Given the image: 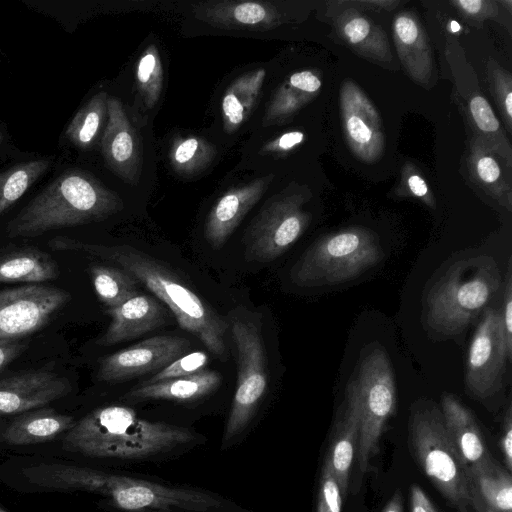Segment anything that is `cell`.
Listing matches in <instances>:
<instances>
[{
    "label": "cell",
    "instance_id": "5b68a950",
    "mask_svg": "<svg viewBox=\"0 0 512 512\" xmlns=\"http://www.w3.org/2000/svg\"><path fill=\"white\" fill-rule=\"evenodd\" d=\"M500 286L499 266L492 256L480 255L453 263L427 294V326L445 336L462 333Z\"/></svg>",
    "mask_w": 512,
    "mask_h": 512
},
{
    "label": "cell",
    "instance_id": "ffe728a7",
    "mask_svg": "<svg viewBox=\"0 0 512 512\" xmlns=\"http://www.w3.org/2000/svg\"><path fill=\"white\" fill-rule=\"evenodd\" d=\"M394 44L403 68L420 85L434 75V56L429 38L419 18L412 12L396 15L392 24Z\"/></svg>",
    "mask_w": 512,
    "mask_h": 512
},
{
    "label": "cell",
    "instance_id": "2e32d148",
    "mask_svg": "<svg viewBox=\"0 0 512 512\" xmlns=\"http://www.w3.org/2000/svg\"><path fill=\"white\" fill-rule=\"evenodd\" d=\"M71 390L67 378L48 370H31L0 378V414H16L45 406Z\"/></svg>",
    "mask_w": 512,
    "mask_h": 512
},
{
    "label": "cell",
    "instance_id": "e0dca14e",
    "mask_svg": "<svg viewBox=\"0 0 512 512\" xmlns=\"http://www.w3.org/2000/svg\"><path fill=\"white\" fill-rule=\"evenodd\" d=\"M273 174L234 187L223 194L211 208L205 225V237L213 248H221L247 213L266 192Z\"/></svg>",
    "mask_w": 512,
    "mask_h": 512
},
{
    "label": "cell",
    "instance_id": "ab89813d",
    "mask_svg": "<svg viewBox=\"0 0 512 512\" xmlns=\"http://www.w3.org/2000/svg\"><path fill=\"white\" fill-rule=\"evenodd\" d=\"M450 4L463 19L478 27L485 20H497L501 8L496 0H452Z\"/></svg>",
    "mask_w": 512,
    "mask_h": 512
},
{
    "label": "cell",
    "instance_id": "c3c4849f",
    "mask_svg": "<svg viewBox=\"0 0 512 512\" xmlns=\"http://www.w3.org/2000/svg\"><path fill=\"white\" fill-rule=\"evenodd\" d=\"M382 512H403L402 495L396 491Z\"/></svg>",
    "mask_w": 512,
    "mask_h": 512
},
{
    "label": "cell",
    "instance_id": "44dd1931",
    "mask_svg": "<svg viewBox=\"0 0 512 512\" xmlns=\"http://www.w3.org/2000/svg\"><path fill=\"white\" fill-rule=\"evenodd\" d=\"M197 18L219 28L270 30L282 23V15L268 2L220 1L198 4Z\"/></svg>",
    "mask_w": 512,
    "mask_h": 512
},
{
    "label": "cell",
    "instance_id": "e575fe53",
    "mask_svg": "<svg viewBox=\"0 0 512 512\" xmlns=\"http://www.w3.org/2000/svg\"><path fill=\"white\" fill-rule=\"evenodd\" d=\"M216 153L215 147L201 137H176L170 147L169 160L175 172L187 177L206 169Z\"/></svg>",
    "mask_w": 512,
    "mask_h": 512
},
{
    "label": "cell",
    "instance_id": "f546056e",
    "mask_svg": "<svg viewBox=\"0 0 512 512\" xmlns=\"http://www.w3.org/2000/svg\"><path fill=\"white\" fill-rule=\"evenodd\" d=\"M54 259L37 249H20L0 255V282L38 284L58 277Z\"/></svg>",
    "mask_w": 512,
    "mask_h": 512
},
{
    "label": "cell",
    "instance_id": "52a82bcc",
    "mask_svg": "<svg viewBox=\"0 0 512 512\" xmlns=\"http://www.w3.org/2000/svg\"><path fill=\"white\" fill-rule=\"evenodd\" d=\"M410 443L422 470L456 512H472L468 473L435 406L413 410Z\"/></svg>",
    "mask_w": 512,
    "mask_h": 512
},
{
    "label": "cell",
    "instance_id": "7dc6e473",
    "mask_svg": "<svg viewBox=\"0 0 512 512\" xmlns=\"http://www.w3.org/2000/svg\"><path fill=\"white\" fill-rule=\"evenodd\" d=\"M346 5L356 9L365 8L371 10H387L390 11L401 4L399 0H350L343 1Z\"/></svg>",
    "mask_w": 512,
    "mask_h": 512
},
{
    "label": "cell",
    "instance_id": "7402d4cb",
    "mask_svg": "<svg viewBox=\"0 0 512 512\" xmlns=\"http://www.w3.org/2000/svg\"><path fill=\"white\" fill-rule=\"evenodd\" d=\"M360 432V407L356 384L350 381L346 390L345 407L333 432L324 464L336 477L342 496L346 495L351 465Z\"/></svg>",
    "mask_w": 512,
    "mask_h": 512
},
{
    "label": "cell",
    "instance_id": "7bdbcfd3",
    "mask_svg": "<svg viewBox=\"0 0 512 512\" xmlns=\"http://www.w3.org/2000/svg\"><path fill=\"white\" fill-rule=\"evenodd\" d=\"M304 140L305 134L302 131H289L266 143L260 153L284 154L299 146Z\"/></svg>",
    "mask_w": 512,
    "mask_h": 512
},
{
    "label": "cell",
    "instance_id": "f6af8a7d",
    "mask_svg": "<svg viewBox=\"0 0 512 512\" xmlns=\"http://www.w3.org/2000/svg\"><path fill=\"white\" fill-rule=\"evenodd\" d=\"M410 507L411 512H437L433 502L417 484L410 489Z\"/></svg>",
    "mask_w": 512,
    "mask_h": 512
},
{
    "label": "cell",
    "instance_id": "1f68e13d",
    "mask_svg": "<svg viewBox=\"0 0 512 512\" xmlns=\"http://www.w3.org/2000/svg\"><path fill=\"white\" fill-rule=\"evenodd\" d=\"M90 274L98 299L109 309L138 294L137 279L122 268L95 264Z\"/></svg>",
    "mask_w": 512,
    "mask_h": 512
},
{
    "label": "cell",
    "instance_id": "cb8c5ba5",
    "mask_svg": "<svg viewBox=\"0 0 512 512\" xmlns=\"http://www.w3.org/2000/svg\"><path fill=\"white\" fill-rule=\"evenodd\" d=\"M221 382L222 376L219 372L204 369L184 377L151 384L140 383L128 391L124 399L130 402L148 400L194 402L214 392Z\"/></svg>",
    "mask_w": 512,
    "mask_h": 512
},
{
    "label": "cell",
    "instance_id": "60d3db41",
    "mask_svg": "<svg viewBox=\"0 0 512 512\" xmlns=\"http://www.w3.org/2000/svg\"><path fill=\"white\" fill-rule=\"evenodd\" d=\"M342 493L336 477L323 465L317 493V512H341Z\"/></svg>",
    "mask_w": 512,
    "mask_h": 512
},
{
    "label": "cell",
    "instance_id": "8d00e7d4",
    "mask_svg": "<svg viewBox=\"0 0 512 512\" xmlns=\"http://www.w3.org/2000/svg\"><path fill=\"white\" fill-rule=\"evenodd\" d=\"M487 74L494 100L505 129L512 132V76L494 60L487 64Z\"/></svg>",
    "mask_w": 512,
    "mask_h": 512
},
{
    "label": "cell",
    "instance_id": "3957f363",
    "mask_svg": "<svg viewBox=\"0 0 512 512\" xmlns=\"http://www.w3.org/2000/svg\"><path fill=\"white\" fill-rule=\"evenodd\" d=\"M48 245L52 250L81 251L118 264L166 304L182 329L199 339L215 356L225 355L227 323L157 259L130 246H104L67 237L53 238Z\"/></svg>",
    "mask_w": 512,
    "mask_h": 512
},
{
    "label": "cell",
    "instance_id": "603a6c76",
    "mask_svg": "<svg viewBox=\"0 0 512 512\" xmlns=\"http://www.w3.org/2000/svg\"><path fill=\"white\" fill-rule=\"evenodd\" d=\"M346 5L343 1H338ZM340 38L358 55L382 66H391L393 57L387 35L358 9L346 5L334 18Z\"/></svg>",
    "mask_w": 512,
    "mask_h": 512
},
{
    "label": "cell",
    "instance_id": "277c9868",
    "mask_svg": "<svg viewBox=\"0 0 512 512\" xmlns=\"http://www.w3.org/2000/svg\"><path fill=\"white\" fill-rule=\"evenodd\" d=\"M123 208L121 198L92 174L70 170L54 179L7 225L11 238H30L98 222Z\"/></svg>",
    "mask_w": 512,
    "mask_h": 512
},
{
    "label": "cell",
    "instance_id": "6da1fadb",
    "mask_svg": "<svg viewBox=\"0 0 512 512\" xmlns=\"http://www.w3.org/2000/svg\"><path fill=\"white\" fill-rule=\"evenodd\" d=\"M33 485L55 491H85L115 512H255L212 490L129 471L60 463L23 469Z\"/></svg>",
    "mask_w": 512,
    "mask_h": 512
},
{
    "label": "cell",
    "instance_id": "ba28073f",
    "mask_svg": "<svg viewBox=\"0 0 512 512\" xmlns=\"http://www.w3.org/2000/svg\"><path fill=\"white\" fill-rule=\"evenodd\" d=\"M231 335L237 351V383L221 437V451H228L244 440L268 382L260 327L252 320L233 317Z\"/></svg>",
    "mask_w": 512,
    "mask_h": 512
},
{
    "label": "cell",
    "instance_id": "9c48e42d",
    "mask_svg": "<svg viewBox=\"0 0 512 512\" xmlns=\"http://www.w3.org/2000/svg\"><path fill=\"white\" fill-rule=\"evenodd\" d=\"M354 382L360 407L357 464L362 476L378 451L381 434L396 406L394 373L383 349L374 348L363 358Z\"/></svg>",
    "mask_w": 512,
    "mask_h": 512
},
{
    "label": "cell",
    "instance_id": "4fadbf2b",
    "mask_svg": "<svg viewBox=\"0 0 512 512\" xmlns=\"http://www.w3.org/2000/svg\"><path fill=\"white\" fill-rule=\"evenodd\" d=\"M190 342L183 337L153 336L103 357L99 364V381L115 383L160 371L183 356Z\"/></svg>",
    "mask_w": 512,
    "mask_h": 512
},
{
    "label": "cell",
    "instance_id": "bcb514c9",
    "mask_svg": "<svg viewBox=\"0 0 512 512\" xmlns=\"http://www.w3.org/2000/svg\"><path fill=\"white\" fill-rule=\"evenodd\" d=\"M23 349L24 345L16 340L0 339V370L17 358Z\"/></svg>",
    "mask_w": 512,
    "mask_h": 512
},
{
    "label": "cell",
    "instance_id": "f907efd6",
    "mask_svg": "<svg viewBox=\"0 0 512 512\" xmlns=\"http://www.w3.org/2000/svg\"><path fill=\"white\" fill-rule=\"evenodd\" d=\"M3 141V133L0 131V144L2 143Z\"/></svg>",
    "mask_w": 512,
    "mask_h": 512
},
{
    "label": "cell",
    "instance_id": "d6986e66",
    "mask_svg": "<svg viewBox=\"0 0 512 512\" xmlns=\"http://www.w3.org/2000/svg\"><path fill=\"white\" fill-rule=\"evenodd\" d=\"M441 405L444 426L468 475L490 465L494 458L473 413L451 394L442 397Z\"/></svg>",
    "mask_w": 512,
    "mask_h": 512
},
{
    "label": "cell",
    "instance_id": "4dcf8cb0",
    "mask_svg": "<svg viewBox=\"0 0 512 512\" xmlns=\"http://www.w3.org/2000/svg\"><path fill=\"white\" fill-rule=\"evenodd\" d=\"M468 118L474 136L512 168V147L490 103L479 93L470 96L467 105Z\"/></svg>",
    "mask_w": 512,
    "mask_h": 512
},
{
    "label": "cell",
    "instance_id": "681fc988",
    "mask_svg": "<svg viewBox=\"0 0 512 512\" xmlns=\"http://www.w3.org/2000/svg\"><path fill=\"white\" fill-rule=\"evenodd\" d=\"M500 7H504L509 14L512 13V1L511 0H496Z\"/></svg>",
    "mask_w": 512,
    "mask_h": 512
},
{
    "label": "cell",
    "instance_id": "9a60e30c",
    "mask_svg": "<svg viewBox=\"0 0 512 512\" xmlns=\"http://www.w3.org/2000/svg\"><path fill=\"white\" fill-rule=\"evenodd\" d=\"M101 152L108 168L126 183L135 185L142 171V146L122 103L107 99V122Z\"/></svg>",
    "mask_w": 512,
    "mask_h": 512
},
{
    "label": "cell",
    "instance_id": "d4e9b609",
    "mask_svg": "<svg viewBox=\"0 0 512 512\" xmlns=\"http://www.w3.org/2000/svg\"><path fill=\"white\" fill-rule=\"evenodd\" d=\"M467 166L473 183L501 206L511 211L512 187L504 170V166L506 168L507 166L475 136L470 141Z\"/></svg>",
    "mask_w": 512,
    "mask_h": 512
},
{
    "label": "cell",
    "instance_id": "5bb4252c",
    "mask_svg": "<svg viewBox=\"0 0 512 512\" xmlns=\"http://www.w3.org/2000/svg\"><path fill=\"white\" fill-rule=\"evenodd\" d=\"M510 362L499 336L498 310L487 308L471 339L466 368V385L479 399L495 394Z\"/></svg>",
    "mask_w": 512,
    "mask_h": 512
},
{
    "label": "cell",
    "instance_id": "f1b7e54d",
    "mask_svg": "<svg viewBox=\"0 0 512 512\" xmlns=\"http://www.w3.org/2000/svg\"><path fill=\"white\" fill-rule=\"evenodd\" d=\"M266 72L263 68L236 78L226 89L221 102L224 130L236 131L252 114L262 91Z\"/></svg>",
    "mask_w": 512,
    "mask_h": 512
},
{
    "label": "cell",
    "instance_id": "83f0119b",
    "mask_svg": "<svg viewBox=\"0 0 512 512\" xmlns=\"http://www.w3.org/2000/svg\"><path fill=\"white\" fill-rule=\"evenodd\" d=\"M72 416L53 409L27 411L15 418L3 433V439L12 445H27L50 441L75 424Z\"/></svg>",
    "mask_w": 512,
    "mask_h": 512
},
{
    "label": "cell",
    "instance_id": "7c38bea8",
    "mask_svg": "<svg viewBox=\"0 0 512 512\" xmlns=\"http://www.w3.org/2000/svg\"><path fill=\"white\" fill-rule=\"evenodd\" d=\"M339 96L343 135L350 150L364 163L379 161L385 149V133L378 110L351 80L342 83Z\"/></svg>",
    "mask_w": 512,
    "mask_h": 512
},
{
    "label": "cell",
    "instance_id": "8fae6325",
    "mask_svg": "<svg viewBox=\"0 0 512 512\" xmlns=\"http://www.w3.org/2000/svg\"><path fill=\"white\" fill-rule=\"evenodd\" d=\"M69 300L67 291L40 283L0 290V339L36 332Z\"/></svg>",
    "mask_w": 512,
    "mask_h": 512
},
{
    "label": "cell",
    "instance_id": "d6a6232c",
    "mask_svg": "<svg viewBox=\"0 0 512 512\" xmlns=\"http://www.w3.org/2000/svg\"><path fill=\"white\" fill-rule=\"evenodd\" d=\"M106 92L95 94L72 118L65 137L80 149L90 148L107 120Z\"/></svg>",
    "mask_w": 512,
    "mask_h": 512
},
{
    "label": "cell",
    "instance_id": "836d02e7",
    "mask_svg": "<svg viewBox=\"0 0 512 512\" xmlns=\"http://www.w3.org/2000/svg\"><path fill=\"white\" fill-rule=\"evenodd\" d=\"M52 159L20 163L0 173V215L16 203L51 167Z\"/></svg>",
    "mask_w": 512,
    "mask_h": 512
},
{
    "label": "cell",
    "instance_id": "b9f144b4",
    "mask_svg": "<svg viewBox=\"0 0 512 512\" xmlns=\"http://www.w3.org/2000/svg\"><path fill=\"white\" fill-rule=\"evenodd\" d=\"M498 330L502 346L511 361L512 356V268L511 260L506 273L504 297L498 310Z\"/></svg>",
    "mask_w": 512,
    "mask_h": 512
},
{
    "label": "cell",
    "instance_id": "ac0fdd59",
    "mask_svg": "<svg viewBox=\"0 0 512 512\" xmlns=\"http://www.w3.org/2000/svg\"><path fill=\"white\" fill-rule=\"evenodd\" d=\"M107 314L111 322L98 340L102 346L137 338L166 325L173 316L157 299L139 293L121 305L107 309Z\"/></svg>",
    "mask_w": 512,
    "mask_h": 512
},
{
    "label": "cell",
    "instance_id": "74e56055",
    "mask_svg": "<svg viewBox=\"0 0 512 512\" xmlns=\"http://www.w3.org/2000/svg\"><path fill=\"white\" fill-rule=\"evenodd\" d=\"M207 362L208 356L205 352L197 351L183 355L148 380L143 381L142 384H151L200 372L205 369Z\"/></svg>",
    "mask_w": 512,
    "mask_h": 512
},
{
    "label": "cell",
    "instance_id": "d590c367",
    "mask_svg": "<svg viewBox=\"0 0 512 512\" xmlns=\"http://www.w3.org/2000/svg\"><path fill=\"white\" fill-rule=\"evenodd\" d=\"M137 85L145 106L150 109L158 102L163 87V67L157 47L149 45L137 64Z\"/></svg>",
    "mask_w": 512,
    "mask_h": 512
},
{
    "label": "cell",
    "instance_id": "f35d334b",
    "mask_svg": "<svg viewBox=\"0 0 512 512\" xmlns=\"http://www.w3.org/2000/svg\"><path fill=\"white\" fill-rule=\"evenodd\" d=\"M397 193L401 196H410L419 199L430 208L436 207L435 197L426 180L416 167L406 162L402 167L401 181Z\"/></svg>",
    "mask_w": 512,
    "mask_h": 512
},
{
    "label": "cell",
    "instance_id": "ee69618b",
    "mask_svg": "<svg viewBox=\"0 0 512 512\" xmlns=\"http://www.w3.org/2000/svg\"><path fill=\"white\" fill-rule=\"evenodd\" d=\"M501 451L504 458V464L509 472L512 470V415L509 406L503 424V433L501 437Z\"/></svg>",
    "mask_w": 512,
    "mask_h": 512
},
{
    "label": "cell",
    "instance_id": "816d5d0a",
    "mask_svg": "<svg viewBox=\"0 0 512 512\" xmlns=\"http://www.w3.org/2000/svg\"><path fill=\"white\" fill-rule=\"evenodd\" d=\"M0 512H6V511L0 508Z\"/></svg>",
    "mask_w": 512,
    "mask_h": 512
},
{
    "label": "cell",
    "instance_id": "30bf717a",
    "mask_svg": "<svg viewBox=\"0 0 512 512\" xmlns=\"http://www.w3.org/2000/svg\"><path fill=\"white\" fill-rule=\"evenodd\" d=\"M303 193L281 194L265 203L245 234V258L269 262L281 256L305 232L310 215Z\"/></svg>",
    "mask_w": 512,
    "mask_h": 512
},
{
    "label": "cell",
    "instance_id": "8992f818",
    "mask_svg": "<svg viewBox=\"0 0 512 512\" xmlns=\"http://www.w3.org/2000/svg\"><path fill=\"white\" fill-rule=\"evenodd\" d=\"M383 258L378 236L365 227L330 233L311 245L293 266L290 277L301 287L346 283Z\"/></svg>",
    "mask_w": 512,
    "mask_h": 512
},
{
    "label": "cell",
    "instance_id": "484cf974",
    "mask_svg": "<svg viewBox=\"0 0 512 512\" xmlns=\"http://www.w3.org/2000/svg\"><path fill=\"white\" fill-rule=\"evenodd\" d=\"M471 509L474 512H512L510 472L494 461L468 475Z\"/></svg>",
    "mask_w": 512,
    "mask_h": 512
},
{
    "label": "cell",
    "instance_id": "7a4b0ae2",
    "mask_svg": "<svg viewBox=\"0 0 512 512\" xmlns=\"http://www.w3.org/2000/svg\"><path fill=\"white\" fill-rule=\"evenodd\" d=\"M205 443L206 438L189 427L143 417L127 405L92 410L64 438L70 452L128 466L174 460Z\"/></svg>",
    "mask_w": 512,
    "mask_h": 512
},
{
    "label": "cell",
    "instance_id": "4316f807",
    "mask_svg": "<svg viewBox=\"0 0 512 512\" xmlns=\"http://www.w3.org/2000/svg\"><path fill=\"white\" fill-rule=\"evenodd\" d=\"M321 87L320 74L315 70L305 69L291 74L267 104L263 125L285 121L316 98Z\"/></svg>",
    "mask_w": 512,
    "mask_h": 512
}]
</instances>
